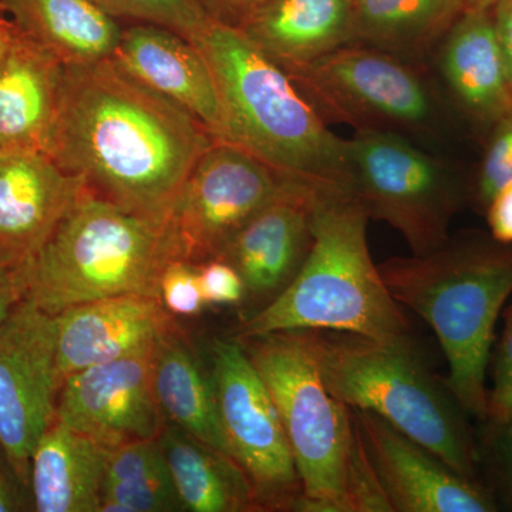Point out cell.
<instances>
[{
    "mask_svg": "<svg viewBox=\"0 0 512 512\" xmlns=\"http://www.w3.org/2000/svg\"><path fill=\"white\" fill-rule=\"evenodd\" d=\"M215 140L190 113L107 59L66 66L46 154L93 194L164 217Z\"/></svg>",
    "mask_w": 512,
    "mask_h": 512,
    "instance_id": "1",
    "label": "cell"
},
{
    "mask_svg": "<svg viewBox=\"0 0 512 512\" xmlns=\"http://www.w3.org/2000/svg\"><path fill=\"white\" fill-rule=\"evenodd\" d=\"M210 64L222 141L322 195H352L348 140L336 136L281 64L244 32L211 20L192 40Z\"/></svg>",
    "mask_w": 512,
    "mask_h": 512,
    "instance_id": "2",
    "label": "cell"
},
{
    "mask_svg": "<svg viewBox=\"0 0 512 512\" xmlns=\"http://www.w3.org/2000/svg\"><path fill=\"white\" fill-rule=\"evenodd\" d=\"M379 266L394 299L436 333L448 363L444 380L468 416L487 419L494 330L512 295V244L448 239L429 254Z\"/></svg>",
    "mask_w": 512,
    "mask_h": 512,
    "instance_id": "3",
    "label": "cell"
},
{
    "mask_svg": "<svg viewBox=\"0 0 512 512\" xmlns=\"http://www.w3.org/2000/svg\"><path fill=\"white\" fill-rule=\"evenodd\" d=\"M235 339L281 417L302 483L295 511L390 512L360 446L352 409L323 382L306 330Z\"/></svg>",
    "mask_w": 512,
    "mask_h": 512,
    "instance_id": "4",
    "label": "cell"
},
{
    "mask_svg": "<svg viewBox=\"0 0 512 512\" xmlns=\"http://www.w3.org/2000/svg\"><path fill=\"white\" fill-rule=\"evenodd\" d=\"M178 256L170 217L127 210L87 190L22 271V301L50 315L121 295H158Z\"/></svg>",
    "mask_w": 512,
    "mask_h": 512,
    "instance_id": "5",
    "label": "cell"
},
{
    "mask_svg": "<svg viewBox=\"0 0 512 512\" xmlns=\"http://www.w3.org/2000/svg\"><path fill=\"white\" fill-rule=\"evenodd\" d=\"M369 221L352 195L320 197L315 239L301 271L275 301L242 318L232 338L330 330L382 342H413L403 306L370 255Z\"/></svg>",
    "mask_w": 512,
    "mask_h": 512,
    "instance_id": "6",
    "label": "cell"
},
{
    "mask_svg": "<svg viewBox=\"0 0 512 512\" xmlns=\"http://www.w3.org/2000/svg\"><path fill=\"white\" fill-rule=\"evenodd\" d=\"M306 333L323 382L336 399L377 414L458 473L478 480L480 450L468 413L446 382L427 369L413 342L330 330Z\"/></svg>",
    "mask_w": 512,
    "mask_h": 512,
    "instance_id": "7",
    "label": "cell"
},
{
    "mask_svg": "<svg viewBox=\"0 0 512 512\" xmlns=\"http://www.w3.org/2000/svg\"><path fill=\"white\" fill-rule=\"evenodd\" d=\"M421 67L348 45L285 72L326 123L421 140L436 137L444 123L443 101Z\"/></svg>",
    "mask_w": 512,
    "mask_h": 512,
    "instance_id": "8",
    "label": "cell"
},
{
    "mask_svg": "<svg viewBox=\"0 0 512 512\" xmlns=\"http://www.w3.org/2000/svg\"><path fill=\"white\" fill-rule=\"evenodd\" d=\"M352 194L369 220L396 229L424 255L446 244L466 200L456 171L412 140L384 131H355L348 140Z\"/></svg>",
    "mask_w": 512,
    "mask_h": 512,
    "instance_id": "9",
    "label": "cell"
},
{
    "mask_svg": "<svg viewBox=\"0 0 512 512\" xmlns=\"http://www.w3.org/2000/svg\"><path fill=\"white\" fill-rule=\"evenodd\" d=\"M211 376L229 453L254 485L261 511H295L303 490L268 387L238 339H217Z\"/></svg>",
    "mask_w": 512,
    "mask_h": 512,
    "instance_id": "10",
    "label": "cell"
},
{
    "mask_svg": "<svg viewBox=\"0 0 512 512\" xmlns=\"http://www.w3.org/2000/svg\"><path fill=\"white\" fill-rule=\"evenodd\" d=\"M292 184L298 183L244 148L215 140L168 212L178 256L192 264L218 258L239 229Z\"/></svg>",
    "mask_w": 512,
    "mask_h": 512,
    "instance_id": "11",
    "label": "cell"
},
{
    "mask_svg": "<svg viewBox=\"0 0 512 512\" xmlns=\"http://www.w3.org/2000/svg\"><path fill=\"white\" fill-rule=\"evenodd\" d=\"M59 389L56 318L20 301L0 322V448L23 487L37 441L56 420Z\"/></svg>",
    "mask_w": 512,
    "mask_h": 512,
    "instance_id": "12",
    "label": "cell"
},
{
    "mask_svg": "<svg viewBox=\"0 0 512 512\" xmlns=\"http://www.w3.org/2000/svg\"><path fill=\"white\" fill-rule=\"evenodd\" d=\"M352 409L360 446L390 512H494L493 491L394 429L382 417Z\"/></svg>",
    "mask_w": 512,
    "mask_h": 512,
    "instance_id": "13",
    "label": "cell"
},
{
    "mask_svg": "<svg viewBox=\"0 0 512 512\" xmlns=\"http://www.w3.org/2000/svg\"><path fill=\"white\" fill-rule=\"evenodd\" d=\"M154 348L64 379L57 393L56 420L109 450L157 439L167 420L154 393Z\"/></svg>",
    "mask_w": 512,
    "mask_h": 512,
    "instance_id": "14",
    "label": "cell"
},
{
    "mask_svg": "<svg viewBox=\"0 0 512 512\" xmlns=\"http://www.w3.org/2000/svg\"><path fill=\"white\" fill-rule=\"evenodd\" d=\"M320 197L312 188L292 184L256 212L218 258L241 275L249 313L254 315L275 301L292 284L311 252L315 207Z\"/></svg>",
    "mask_w": 512,
    "mask_h": 512,
    "instance_id": "15",
    "label": "cell"
},
{
    "mask_svg": "<svg viewBox=\"0 0 512 512\" xmlns=\"http://www.w3.org/2000/svg\"><path fill=\"white\" fill-rule=\"evenodd\" d=\"M87 190L42 151L0 150V269L22 271Z\"/></svg>",
    "mask_w": 512,
    "mask_h": 512,
    "instance_id": "16",
    "label": "cell"
},
{
    "mask_svg": "<svg viewBox=\"0 0 512 512\" xmlns=\"http://www.w3.org/2000/svg\"><path fill=\"white\" fill-rule=\"evenodd\" d=\"M56 366L64 379L156 345L175 325L160 298L121 295L82 303L57 313Z\"/></svg>",
    "mask_w": 512,
    "mask_h": 512,
    "instance_id": "17",
    "label": "cell"
},
{
    "mask_svg": "<svg viewBox=\"0 0 512 512\" xmlns=\"http://www.w3.org/2000/svg\"><path fill=\"white\" fill-rule=\"evenodd\" d=\"M111 60L190 113L217 140L224 138V114L210 64L187 37L163 26L133 23L123 28Z\"/></svg>",
    "mask_w": 512,
    "mask_h": 512,
    "instance_id": "18",
    "label": "cell"
},
{
    "mask_svg": "<svg viewBox=\"0 0 512 512\" xmlns=\"http://www.w3.org/2000/svg\"><path fill=\"white\" fill-rule=\"evenodd\" d=\"M437 72L458 111L487 128L512 110V90L491 10L468 9L434 52Z\"/></svg>",
    "mask_w": 512,
    "mask_h": 512,
    "instance_id": "19",
    "label": "cell"
},
{
    "mask_svg": "<svg viewBox=\"0 0 512 512\" xmlns=\"http://www.w3.org/2000/svg\"><path fill=\"white\" fill-rule=\"evenodd\" d=\"M66 66L20 30L0 62V150L46 153Z\"/></svg>",
    "mask_w": 512,
    "mask_h": 512,
    "instance_id": "20",
    "label": "cell"
},
{
    "mask_svg": "<svg viewBox=\"0 0 512 512\" xmlns=\"http://www.w3.org/2000/svg\"><path fill=\"white\" fill-rule=\"evenodd\" d=\"M109 454V448L53 421L30 457L33 510L100 512Z\"/></svg>",
    "mask_w": 512,
    "mask_h": 512,
    "instance_id": "21",
    "label": "cell"
},
{
    "mask_svg": "<svg viewBox=\"0 0 512 512\" xmlns=\"http://www.w3.org/2000/svg\"><path fill=\"white\" fill-rule=\"evenodd\" d=\"M239 30L289 69L353 45V0H269Z\"/></svg>",
    "mask_w": 512,
    "mask_h": 512,
    "instance_id": "22",
    "label": "cell"
},
{
    "mask_svg": "<svg viewBox=\"0 0 512 512\" xmlns=\"http://www.w3.org/2000/svg\"><path fill=\"white\" fill-rule=\"evenodd\" d=\"M158 440L183 511H261L254 485L234 457L173 424H165Z\"/></svg>",
    "mask_w": 512,
    "mask_h": 512,
    "instance_id": "23",
    "label": "cell"
},
{
    "mask_svg": "<svg viewBox=\"0 0 512 512\" xmlns=\"http://www.w3.org/2000/svg\"><path fill=\"white\" fill-rule=\"evenodd\" d=\"M19 29L64 66L111 59L123 26L90 0H0Z\"/></svg>",
    "mask_w": 512,
    "mask_h": 512,
    "instance_id": "24",
    "label": "cell"
},
{
    "mask_svg": "<svg viewBox=\"0 0 512 512\" xmlns=\"http://www.w3.org/2000/svg\"><path fill=\"white\" fill-rule=\"evenodd\" d=\"M153 384L158 406L168 424L231 456L211 372L202 369L177 323L157 340Z\"/></svg>",
    "mask_w": 512,
    "mask_h": 512,
    "instance_id": "25",
    "label": "cell"
},
{
    "mask_svg": "<svg viewBox=\"0 0 512 512\" xmlns=\"http://www.w3.org/2000/svg\"><path fill=\"white\" fill-rule=\"evenodd\" d=\"M468 10V0H353V45L423 64Z\"/></svg>",
    "mask_w": 512,
    "mask_h": 512,
    "instance_id": "26",
    "label": "cell"
},
{
    "mask_svg": "<svg viewBox=\"0 0 512 512\" xmlns=\"http://www.w3.org/2000/svg\"><path fill=\"white\" fill-rule=\"evenodd\" d=\"M175 511L183 505L158 437L110 450L100 512Z\"/></svg>",
    "mask_w": 512,
    "mask_h": 512,
    "instance_id": "27",
    "label": "cell"
},
{
    "mask_svg": "<svg viewBox=\"0 0 512 512\" xmlns=\"http://www.w3.org/2000/svg\"><path fill=\"white\" fill-rule=\"evenodd\" d=\"M114 19L151 23L194 40L211 18L198 0H90Z\"/></svg>",
    "mask_w": 512,
    "mask_h": 512,
    "instance_id": "28",
    "label": "cell"
},
{
    "mask_svg": "<svg viewBox=\"0 0 512 512\" xmlns=\"http://www.w3.org/2000/svg\"><path fill=\"white\" fill-rule=\"evenodd\" d=\"M512 180V110L488 130L487 144L478 168L474 200L484 211L491 197Z\"/></svg>",
    "mask_w": 512,
    "mask_h": 512,
    "instance_id": "29",
    "label": "cell"
},
{
    "mask_svg": "<svg viewBox=\"0 0 512 512\" xmlns=\"http://www.w3.org/2000/svg\"><path fill=\"white\" fill-rule=\"evenodd\" d=\"M158 295L170 315L192 318L205 308L198 265L175 258L165 265L158 284Z\"/></svg>",
    "mask_w": 512,
    "mask_h": 512,
    "instance_id": "30",
    "label": "cell"
},
{
    "mask_svg": "<svg viewBox=\"0 0 512 512\" xmlns=\"http://www.w3.org/2000/svg\"><path fill=\"white\" fill-rule=\"evenodd\" d=\"M197 265L207 305L238 306L244 303V281L234 266L221 258L208 259Z\"/></svg>",
    "mask_w": 512,
    "mask_h": 512,
    "instance_id": "31",
    "label": "cell"
},
{
    "mask_svg": "<svg viewBox=\"0 0 512 512\" xmlns=\"http://www.w3.org/2000/svg\"><path fill=\"white\" fill-rule=\"evenodd\" d=\"M483 458L493 471L491 474L498 493L504 503L512 508V424L487 423L484 451L480 450V464Z\"/></svg>",
    "mask_w": 512,
    "mask_h": 512,
    "instance_id": "32",
    "label": "cell"
},
{
    "mask_svg": "<svg viewBox=\"0 0 512 512\" xmlns=\"http://www.w3.org/2000/svg\"><path fill=\"white\" fill-rule=\"evenodd\" d=\"M269 0H198L215 22L242 29Z\"/></svg>",
    "mask_w": 512,
    "mask_h": 512,
    "instance_id": "33",
    "label": "cell"
},
{
    "mask_svg": "<svg viewBox=\"0 0 512 512\" xmlns=\"http://www.w3.org/2000/svg\"><path fill=\"white\" fill-rule=\"evenodd\" d=\"M491 238L512 244V180L500 188L484 208Z\"/></svg>",
    "mask_w": 512,
    "mask_h": 512,
    "instance_id": "34",
    "label": "cell"
},
{
    "mask_svg": "<svg viewBox=\"0 0 512 512\" xmlns=\"http://www.w3.org/2000/svg\"><path fill=\"white\" fill-rule=\"evenodd\" d=\"M493 357L494 387L498 392L512 383V302L504 311V329Z\"/></svg>",
    "mask_w": 512,
    "mask_h": 512,
    "instance_id": "35",
    "label": "cell"
},
{
    "mask_svg": "<svg viewBox=\"0 0 512 512\" xmlns=\"http://www.w3.org/2000/svg\"><path fill=\"white\" fill-rule=\"evenodd\" d=\"M491 13L512 90V0H498Z\"/></svg>",
    "mask_w": 512,
    "mask_h": 512,
    "instance_id": "36",
    "label": "cell"
},
{
    "mask_svg": "<svg viewBox=\"0 0 512 512\" xmlns=\"http://www.w3.org/2000/svg\"><path fill=\"white\" fill-rule=\"evenodd\" d=\"M487 423L512 424V383L488 394Z\"/></svg>",
    "mask_w": 512,
    "mask_h": 512,
    "instance_id": "37",
    "label": "cell"
},
{
    "mask_svg": "<svg viewBox=\"0 0 512 512\" xmlns=\"http://www.w3.org/2000/svg\"><path fill=\"white\" fill-rule=\"evenodd\" d=\"M25 510L18 485L6 473L5 467L0 463V512H15Z\"/></svg>",
    "mask_w": 512,
    "mask_h": 512,
    "instance_id": "38",
    "label": "cell"
},
{
    "mask_svg": "<svg viewBox=\"0 0 512 512\" xmlns=\"http://www.w3.org/2000/svg\"><path fill=\"white\" fill-rule=\"evenodd\" d=\"M22 301L15 278L9 272L0 269V322L8 318L10 312Z\"/></svg>",
    "mask_w": 512,
    "mask_h": 512,
    "instance_id": "39",
    "label": "cell"
},
{
    "mask_svg": "<svg viewBox=\"0 0 512 512\" xmlns=\"http://www.w3.org/2000/svg\"><path fill=\"white\" fill-rule=\"evenodd\" d=\"M20 32L19 26L15 20L10 18L8 10L0 2V62L15 42Z\"/></svg>",
    "mask_w": 512,
    "mask_h": 512,
    "instance_id": "40",
    "label": "cell"
},
{
    "mask_svg": "<svg viewBox=\"0 0 512 512\" xmlns=\"http://www.w3.org/2000/svg\"><path fill=\"white\" fill-rule=\"evenodd\" d=\"M498 0H468V9L491 10Z\"/></svg>",
    "mask_w": 512,
    "mask_h": 512,
    "instance_id": "41",
    "label": "cell"
}]
</instances>
